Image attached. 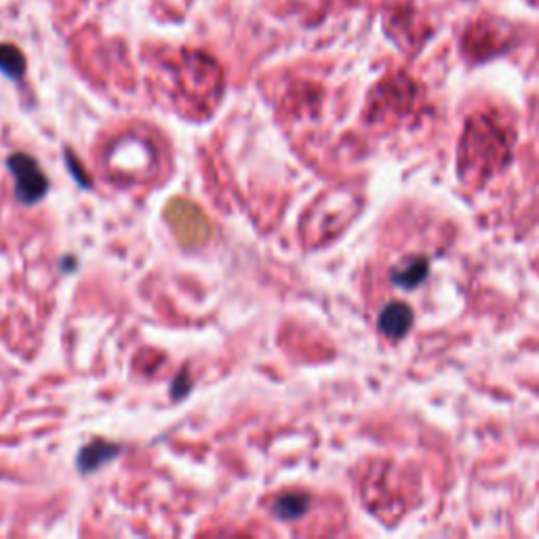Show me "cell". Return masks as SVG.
Wrapping results in <instances>:
<instances>
[{
  "label": "cell",
  "mask_w": 539,
  "mask_h": 539,
  "mask_svg": "<svg viewBox=\"0 0 539 539\" xmlns=\"http://www.w3.org/2000/svg\"><path fill=\"white\" fill-rule=\"evenodd\" d=\"M413 321V310L405 302H390L379 312L377 329L386 339H390V342H398V339H403L411 331Z\"/></svg>",
  "instance_id": "3957f363"
},
{
  "label": "cell",
  "mask_w": 539,
  "mask_h": 539,
  "mask_svg": "<svg viewBox=\"0 0 539 539\" xmlns=\"http://www.w3.org/2000/svg\"><path fill=\"white\" fill-rule=\"evenodd\" d=\"M0 70L9 74L11 78H22L26 62L19 49H15L13 45H0Z\"/></svg>",
  "instance_id": "52a82bcc"
},
{
  "label": "cell",
  "mask_w": 539,
  "mask_h": 539,
  "mask_svg": "<svg viewBox=\"0 0 539 539\" xmlns=\"http://www.w3.org/2000/svg\"><path fill=\"white\" fill-rule=\"evenodd\" d=\"M430 274V257L426 255H411L403 259L401 264H396L390 281L398 289H417L426 281V276Z\"/></svg>",
  "instance_id": "277c9868"
},
{
  "label": "cell",
  "mask_w": 539,
  "mask_h": 539,
  "mask_svg": "<svg viewBox=\"0 0 539 539\" xmlns=\"http://www.w3.org/2000/svg\"><path fill=\"white\" fill-rule=\"evenodd\" d=\"M312 502L310 497L304 493H287L283 497H278V502L274 506L276 516H281L283 521H293V518L304 516L310 510Z\"/></svg>",
  "instance_id": "8992f818"
},
{
  "label": "cell",
  "mask_w": 539,
  "mask_h": 539,
  "mask_svg": "<svg viewBox=\"0 0 539 539\" xmlns=\"http://www.w3.org/2000/svg\"><path fill=\"white\" fill-rule=\"evenodd\" d=\"M9 165L13 169L15 182H17V196L22 198L24 203L32 205L38 198H43L47 192V175L38 167V163L30 156L24 154H13L9 158Z\"/></svg>",
  "instance_id": "7a4b0ae2"
},
{
  "label": "cell",
  "mask_w": 539,
  "mask_h": 539,
  "mask_svg": "<svg viewBox=\"0 0 539 539\" xmlns=\"http://www.w3.org/2000/svg\"><path fill=\"white\" fill-rule=\"evenodd\" d=\"M514 131L493 114L470 118L459 144V175L468 184H483L508 167L514 146Z\"/></svg>",
  "instance_id": "6da1fadb"
},
{
  "label": "cell",
  "mask_w": 539,
  "mask_h": 539,
  "mask_svg": "<svg viewBox=\"0 0 539 539\" xmlns=\"http://www.w3.org/2000/svg\"><path fill=\"white\" fill-rule=\"evenodd\" d=\"M388 85V93H390V104H375V116L382 118L386 112L388 116H396V118H401L403 114H407L413 106V99H415V87L413 83H409L407 78L403 81H396V83H386Z\"/></svg>",
  "instance_id": "5b68a950"
}]
</instances>
